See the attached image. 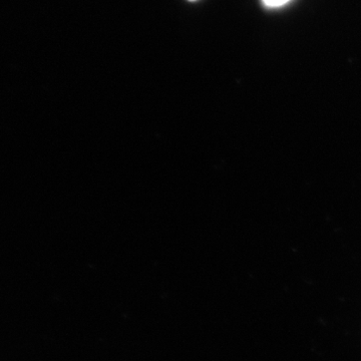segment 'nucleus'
Wrapping results in <instances>:
<instances>
[{
    "instance_id": "nucleus-1",
    "label": "nucleus",
    "mask_w": 361,
    "mask_h": 361,
    "mask_svg": "<svg viewBox=\"0 0 361 361\" xmlns=\"http://www.w3.org/2000/svg\"><path fill=\"white\" fill-rule=\"evenodd\" d=\"M290 1V0H263V2L267 6L270 7H278L284 6L287 2Z\"/></svg>"
}]
</instances>
